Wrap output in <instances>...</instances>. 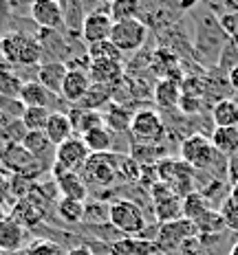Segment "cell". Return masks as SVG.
Here are the masks:
<instances>
[{
	"mask_svg": "<svg viewBox=\"0 0 238 255\" xmlns=\"http://www.w3.org/2000/svg\"><path fill=\"white\" fill-rule=\"evenodd\" d=\"M179 154H181V161L188 163L192 169H201V172H210L212 178H219L223 180V176H221V172L216 167H227V158L223 156L221 152L214 150V145H212L210 136L205 134H199V132H194V134L185 136V139L181 141V150H179Z\"/></svg>",
	"mask_w": 238,
	"mask_h": 255,
	"instance_id": "cell-1",
	"label": "cell"
},
{
	"mask_svg": "<svg viewBox=\"0 0 238 255\" xmlns=\"http://www.w3.org/2000/svg\"><path fill=\"white\" fill-rule=\"evenodd\" d=\"M0 163L11 176H20L33 183L40 174L46 172V167L42 165L38 158L33 156L20 141H9L4 145H0Z\"/></svg>",
	"mask_w": 238,
	"mask_h": 255,
	"instance_id": "cell-2",
	"label": "cell"
},
{
	"mask_svg": "<svg viewBox=\"0 0 238 255\" xmlns=\"http://www.w3.org/2000/svg\"><path fill=\"white\" fill-rule=\"evenodd\" d=\"M42 44L40 40L31 38L26 33H7L0 40V55L9 64H20V66H33L42 57Z\"/></svg>",
	"mask_w": 238,
	"mask_h": 255,
	"instance_id": "cell-3",
	"label": "cell"
},
{
	"mask_svg": "<svg viewBox=\"0 0 238 255\" xmlns=\"http://www.w3.org/2000/svg\"><path fill=\"white\" fill-rule=\"evenodd\" d=\"M108 222L126 238H137L146 231V216L132 200H115L108 207Z\"/></svg>",
	"mask_w": 238,
	"mask_h": 255,
	"instance_id": "cell-4",
	"label": "cell"
},
{
	"mask_svg": "<svg viewBox=\"0 0 238 255\" xmlns=\"http://www.w3.org/2000/svg\"><path fill=\"white\" fill-rule=\"evenodd\" d=\"M194 169L183 163L181 158H163L157 163V178L163 185H168L179 198H185L192 194V183H194Z\"/></svg>",
	"mask_w": 238,
	"mask_h": 255,
	"instance_id": "cell-5",
	"label": "cell"
},
{
	"mask_svg": "<svg viewBox=\"0 0 238 255\" xmlns=\"http://www.w3.org/2000/svg\"><path fill=\"white\" fill-rule=\"evenodd\" d=\"M119 163L121 154H91L84 165V183L97 185V187H108L119 176Z\"/></svg>",
	"mask_w": 238,
	"mask_h": 255,
	"instance_id": "cell-6",
	"label": "cell"
},
{
	"mask_svg": "<svg viewBox=\"0 0 238 255\" xmlns=\"http://www.w3.org/2000/svg\"><path fill=\"white\" fill-rule=\"evenodd\" d=\"M192 238H199L197 227L190 220L181 218V220H172V222H166V225H159L152 244H155V249L161 253H174L188 240H192Z\"/></svg>",
	"mask_w": 238,
	"mask_h": 255,
	"instance_id": "cell-7",
	"label": "cell"
},
{
	"mask_svg": "<svg viewBox=\"0 0 238 255\" xmlns=\"http://www.w3.org/2000/svg\"><path fill=\"white\" fill-rule=\"evenodd\" d=\"M130 134L139 145H157L166 136V124L157 110H137L130 121Z\"/></svg>",
	"mask_w": 238,
	"mask_h": 255,
	"instance_id": "cell-8",
	"label": "cell"
},
{
	"mask_svg": "<svg viewBox=\"0 0 238 255\" xmlns=\"http://www.w3.org/2000/svg\"><path fill=\"white\" fill-rule=\"evenodd\" d=\"M88 156H91V152L86 150L84 141L79 136H71L68 141L55 147V158H53L51 174L53 176H60V174H66V172H79V169L86 165Z\"/></svg>",
	"mask_w": 238,
	"mask_h": 255,
	"instance_id": "cell-9",
	"label": "cell"
},
{
	"mask_svg": "<svg viewBox=\"0 0 238 255\" xmlns=\"http://www.w3.org/2000/svg\"><path fill=\"white\" fill-rule=\"evenodd\" d=\"M148 38V26L141 22L139 18L124 20V22H115L113 24V33H110V42L124 53H135L144 46V42Z\"/></svg>",
	"mask_w": 238,
	"mask_h": 255,
	"instance_id": "cell-10",
	"label": "cell"
},
{
	"mask_svg": "<svg viewBox=\"0 0 238 255\" xmlns=\"http://www.w3.org/2000/svg\"><path fill=\"white\" fill-rule=\"evenodd\" d=\"M150 191H152V205H155V216H157L159 225H166V222H172V220H181L183 218V198H179L161 180L152 185Z\"/></svg>",
	"mask_w": 238,
	"mask_h": 255,
	"instance_id": "cell-11",
	"label": "cell"
},
{
	"mask_svg": "<svg viewBox=\"0 0 238 255\" xmlns=\"http://www.w3.org/2000/svg\"><path fill=\"white\" fill-rule=\"evenodd\" d=\"M113 24H115V22H113V18H110L108 9H97V11L86 13L79 35H82V40L88 42V44L110 40V33H113Z\"/></svg>",
	"mask_w": 238,
	"mask_h": 255,
	"instance_id": "cell-12",
	"label": "cell"
},
{
	"mask_svg": "<svg viewBox=\"0 0 238 255\" xmlns=\"http://www.w3.org/2000/svg\"><path fill=\"white\" fill-rule=\"evenodd\" d=\"M11 220L18 222L22 229H31V227H35L38 222H42V218H44V207L38 200V196H35V189L31 191L26 198L22 200H15L11 205Z\"/></svg>",
	"mask_w": 238,
	"mask_h": 255,
	"instance_id": "cell-13",
	"label": "cell"
},
{
	"mask_svg": "<svg viewBox=\"0 0 238 255\" xmlns=\"http://www.w3.org/2000/svg\"><path fill=\"white\" fill-rule=\"evenodd\" d=\"M31 20L44 31H55L64 24L62 4L55 0H35L31 4Z\"/></svg>",
	"mask_w": 238,
	"mask_h": 255,
	"instance_id": "cell-14",
	"label": "cell"
},
{
	"mask_svg": "<svg viewBox=\"0 0 238 255\" xmlns=\"http://www.w3.org/2000/svg\"><path fill=\"white\" fill-rule=\"evenodd\" d=\"M91 84L93 82H91V77H88V71H84V68H68L60 95L66 99V102L77 106L84 99V95L88 93Z\"/></svg>",
	"mask_w": 238,
	"mask_h": 255,
	"instance_id": "cell-15",
	"label": "cell"
},
{
	"mask_svg": "<svg viewBox=\"0 0 238 255\" xmlns=\"http://www.w3.org/2000/svg\"><path fill=\"white\" fill-rule=\"evenodd\" d=\"M88 77L93 84L102 86H119L124 79V64L121 62H91L88 64Z\"/></svg>",
	"mask_w": 238,
	"mask_h": 255,
	"instance_id": "cell-16",
	"label": "cell"
},
{
	"mask_svg": "<svg viewBox=\"0 0 238 255\" xmlns=\"http://www.w3.org/2000/svg\"><path fill=\"white\" fill-rule=\"evenodd\" d=\"M20 143H22L26 150L33 154V156L38 158V161L46 169L53 167V158H55V152H53V147H55V145H53V143L46 139L44 132H26Z\"/></svg>",
	"mask_w": 238,
	"mask_h": 255,
	"instance_id": "cell-17",
	"label": "cell"
},
{
	"mask_svg": "<svg viewBox=\"0 0 238 255\" xmlns=\"http://www.w3.org/2000/svg\"><path fill=\"white\" fill-rule=\"evenodd\" d=\"M66 73H68V66L64 62H60V60L44 62V64H40V66H38V82L46 90H49V93H57V95H60Z\"/></svg>",
	"mask_w": 238,
	"mask_h": 255,
	"instance_id": "cell-18",
	"label": "cell"
},
{
	"mask_svg": "<svg viewBox=\"0 0 238 255\" xmlns=\"http://www.w3.org/2000/svg\"><path fill=\"white\" fill-rule=\"evenodd\" d=\"M68 121H71V126H73V134L84 136L86 132L97 130V128L104 126V115L95 113V110H86V108H79V106H73V108L68 110Z\"/></svg>",
	"mask_w": 238,
	"mask_h": 255,
	"instance_id": "cell-19",
	"label": "cell"
},
{
	"mask_svg": "<svg viewBox=\"0 0 238 255\" xmlns=\"http://www.w3.org/2000/svg\"><path fill=\"white\" fill-rule=\"evenodd\" d=\"M55 185H57V189H60L62 198L77 200V203H84V200L88 198V185L84 183L79 172L60 174V176H55Z\"/></svg>",
	"mask_w": 238,
	"mask_h": 255,
	"instance_id": "cell-20",
	"label": "cell"
},
{
	"mask_svg": "<svg viewBox=\"0 0 238 255\" xmlns=\"http://www.w3.org/2000/svg\"><path fill=\"white\" fill-rule=\"evenodd\" d=\"M155 104L163 110H172L179 108V102H181V82L179 79H166L161 77L155 84Z\"/></svg>",
	"mask_w": 238,
	"mask_h": 255,
	"instance_id": "cell-21",
	"label": "cell"
},
{
	"mask_svg": "<svg viewBox=\"0 0 238 255\" xmlns=\"http://www.w3.org/2000/svg\"><path fill=\"white\" fill-rule=\"evenodd\" d=\"M214 128H238V102L232 97L219 99L212 104Z\"/></svg>",
	"mask_w": 238,
	"mask_h": 255,
	"instance_id": "cell-22",
	"label": "cell"
},
{
	"mask_svg": "<svg viewBox=\"0 0 238 255\" xmlns=\"http://www.w3.org/2000/svg\"><path fill=\"white\" fill-rule=\"evenodd\" d=\"M44 134L55 147L62 145L64 141H68L71 136H75L73 134L71 121H68V115L66 113H51L49 124H46V128H44Z\"/></svg>",
	"mask_w": 238,
	"mask_h": 255,
	"instance_id": "cell-23",
	"label": "cell"
},
{
	"mask_svg": "<svg viewBox=\"0 0 238 255\" xmlns=\"http://www.w3.org/2000/svg\"><path fill=\"white\" fill-rule=\"evenodd\" d=\"M18 102L24 108H46L49 106V90L42 86L38 79H29V82H22Z\"/></svg>",
	"mask_w": 238,
	"mask_h": 255,
	"instance_id": "cell-24",
	"label": "cell"
},
{
	"mask_svg": "<svg viewBox=\"0 0 238 255\" xmlns=\"http://www.w3.org/2000/svg\"><path fill=\"white\" fill-rule=\"evenodd\" d=\"M22 244H24V229L15 220L7 218L0 225V251L18 253L22 251Z\"/></svg>",
	"mask_w": 238,
	"mask_h": 255,
	"instance_id": "cell-25",
	"label": "cell"
},
{
	"mask_svg": "<svg viewBox=\"0 0 238 255\" xmlns=\"http://www.w3.org/2000/svg\"><path fill=\"white\" fill-rule=\"evenodd\" d=\"M115 86H102V84H91L88 93L84 95V99L77 106L79 108H86V110H95L99 113L102 108H108V104H113L115 97Z\"/></svg>",
	"mask_w": 238,
	"mask_h": 255,
	"instance_id": "cell-26",
	"label": "cell"
},
{
	"mask_svg": "<svg viewBox=\"0 0 238 255\" xmlns=\"http://www.w3.org/2000/svg\"><path fill=\"white\" fill-rule=\"evenodd\" d=\"M210 141L223 156H234L238 152V128H214Z\"/></svg>",
	"mask_w": 238,
	"mask_h": 255,
	"instance_id": "cell-27",
	"label": "cell"
},
{
	"mask_svg": "<svg viewBox=\"0 0 238 255\" xmlns=\"http://www.w3.org/2000/svg\"><path fill=\"white\" fill-rule=\"evenodd\" d=\"M104 115V126L108 128V130H115V132H126L130 130V121H132V115L126 106L121 104H108V108H106Z\"/></svg>",
	"mask_w": 238,
	"mask_h": 255,
	"instance_id": "cell-28",
	"label": "cell"
},
{
	"mask_svg": "<svg viewBox=\"0 0 238 255\" xmlns=\"http://www.w3.org/2000/svg\"><path fill=\"white\" fill-rule=\"evenodd\" d=\"M79 139L84 141V145H86V150L91 154H108L113 150V132L106 126L86 132V134L79 136Z\"/></svg>",
	"mask_w": 238,
	"mask_h": 255,
	"instance_id": "cell-29",
	"label": "cell"
},
{
	"mask_svg": "<svg viewBox=\"0 0 238 255\" xmlns=\"http://www.w3.org/2000/svg\"><path fill=\"white\" fill-rule=\"evenodd\" d=\"M210 209L212 207H210V203L205 200V196L201 194V191H192V194H188L183 198V218L190 220L192 225L197 220H201Z\"/></svg>",
	"mask_w": 238,
	"mask_h": 255,
	"instance_id": "cell-30",
	"label": "cell"
},
{
	"mask_svg": "<svg viewBox=\"0 0 238 255\" xmlns=\"http://www.w3.org/2000/svg\"><path fill=\"white\" fill-rule=\"evenodd\" d=\"M88 62H121V51L110 40L88 44Z\"/></svg>",
	"mask_w": 238,
	"mask_h": 255,
	"instance_id": "cell-31",
	"label": "cell"
},
{
	"mask_svg": "<svg viewBox=\"0 0 238 255\" xmlns=\"http://www.w3.org/2000/svg\"><path fill=\"white\" fill-rule=\"evenodd\" d=\"M115 255H152L157 251L155 244L148 240H139V238H126L115 244Z\"/></svg>",
	"mask_w": 238,
	"mask_h": 255,
	"instance_id": "cell-32",
	"label": "cell"
},
{
	"mask_svg": "<svg viewBox=\"0 0 238 255\" xmlns=\"http://www.w3.org/2000/svg\"><path fill=\"white\" fill-rule=\"evenodd\" d=\"M49 117H51L49 108H24L20 119H22L26 132H44L46 124H49Z\"/></svg>",
	"mask_w": 238,
	"mask_h": 255,
	"instance_id": "cell-33",
	"label": "cell"
},
{
	"mask_svg": "<svg viewBox=\"0 0 238 255\" xmlns=\"http://www.w3.org/2000/svg\"><path fill=\"white\" fill-rule=\"evenodd\" d=\"M108 13L113 22H124V20H132L139 13V4L135 0H115L108 4Z\"/></svg>",
	"mask_w": 238,
	"mask_h": 255,
	"instance_id": "cell-34",
	"label": "cell"
},
{
	"mask_svg": "<svg viewBox=\"0 0 238 255\" xmlns=\"http://www.w3.org/2000/svg\"><path fill=\"white\" fill-rule=\"evenodd\" d=\"M57 216L64 222H68V225H77V222L84 220V203L62 198L60 203H57Z\"/></svg>",
	"mask_w": 238,
	"mask_h": 255,
	"instance_id": "cell-35",
	"label": "cell"
},
{
	"mask_svg": "<svg viewBox=\"0 0 238 255\" xmlns=\"http://www.w3.org/2000/svg\"><path fill=\"white\" fill-rule=\"evenodd\" d=\"M62 4V15H64V24L71 26L73 31H82V24H84V7L79 2H60Z\"/></svg>",
	"mask_w": 238,
	"mask_h": 255,
	"instance_id": "cell-36",
	"label": "cell"
},
{
	"mask_svg": "<svg viewBox=\"0 0 238 255\" xmlns=\"http://www.w3.org/2000/svg\"><path fill=\"white\" fill-rule=\"evenodd\" d=\"M20 88H22V82L13 73L0 71V95H4V97H18Z\"/></svg>",
	"mask_w": 238,
	"mask_h": 255,
	"instance_id": "cell-37",
	"label": "cell"
},
{
	"mask_svg": "<svg viewBox=\"0 0 238 255\" xmlns=\"http://www.w3.org/2000/svg\"><path fill=\"white\" fill-rule=\"evenodd\" d=\"M26 255H66L62 244L51 242V240H38L26 249Z\"/></svg>",
	"mask_w": 238,
	"mask_h": 255,
	"instance_id": "cell-38",
	"label": "cell"
},
{
	"mask_svg": "<svg viewBox=\"0 0 238 255\" xmlns=\"http://www.w3.org/2000/svg\"><path fill=\"white\" fill-rule=\"evenodd\" d=\"M219 214H221V218H223V222H225L227 229L238 233V205H234L232 200L225 198V203L221 205Z\"/></svg>",
	"mask_w": 238,
	"mask_h": 255,
	"instance_id": "cell-39",
	"label": "cell"
},
{
	"mask_svg": "<svg viewBox=\"0 0 238 255\" xmlns=\"http://www.w3.org/2000/svg\"><path fill=\"white\" fill-rule=\"evenodd\" d=\"M108 207L97 203V200L95 203H86L84 205V220H108Z\"/></svg>",
	"mask_w": 238,
	"mask_h": 255,
	"instance_id": "cell-40",
	"label": "cell"
},
{
	"mask_svg": "<svg viewBox=\"0 0 238 255\" xmlns=\"http://www.w3.org/2000/svg\"><path fill=\"white\" fill-rule=\"evenodd\" d=\"M11 203V174L7 172L4 167H0V205Z\"/></svg>",
	"mask_w": 238,
	"mask_h": 255,
	"instance_id": "cell-41",
	"label": "cell"
},
{
	"mask_svg": "<svg viewBox=\"0 0 238 255\" xmlns=\"http://www.w3.org/2000/svg\"><path fill=\"white\" fill-rule=\"evenodd\" d=\"M201 104H203V99L199 97H190V95H181V102H179V110L185 115H197L201 110Z\"/></svg>",
	"mask_w": 238,
	"mask_h": 255,
	"instance_id": "cell-42",
	"label": "cell"
},
{
	"mask_svg": "<svg viewBox=\"0 0 238 255\" xmlns=\"http://www.w3.org/2000/svg\"><path fill=\"white\" fill-rule=\"evenodd\" d=\"M227 178H230L232 185L238 183V152L227 158Z\"/></svg>",
	"mask_w": 238,
	"mask_h": 255,
	"instance_id": "cell-43",
	"label": "cell"
},
{
	"mask_svg": "<svg viewBox=\"0 0 238 255\" xmlns=\"http://www.w3.org/2000/svg\"><path fill=\"white\" fill-rule=\"evenodd\" d=\"M227 79H230V86H232V88H234L236 93H238V64H236L234 68H232L230 73H227Z\"/></svg>",
	"mask_w": 238,
	"mask_h": 255,
	"instance_id": "cell-44",
	"label": "cell"
},
{
	"mask_svg": "<svg viewBox=\"0 0 238 255\" xmlns=\"http://www.w3.org/2000/svg\"><path fill=\"white\" fill-rule=\"evenodd\" d=\"M227 200H232L234 205H238V183L230 187V194H227Z\"/></svg>",
	"mask_w": 238,
	"mask_h": 255,
	"instance_id": "cell-45",
	"label": "cell"
},
{
	"mask_svg": "<svg viewBox=\"0 0 238 255\" xmlns=\"http://www.w3.org/2000/svg\"><path fill=\"white\" fill-rule=\"evenodd\" d=\"M66 255H93V253L88 251L86 247H77V249H71V251H68Z\"/></svg>",
	"mask_w": 238,
	"mask_h": 255,
	"instance_id": "cell-46",
	"label": "cell"
},
{
	"mask_svg": "<svg viewBox=\"0 0 238 255\" xmlns=\"http://www.w3.org/2000/svg\"><path fill=\"white\" fill-rule=\"evenodd\" d=\"M223 7L230 9V11H234V13H238V0H227V2H223Z\"/></svg>",
	"mask_w": 238,
	"mask_h": 255,
	"instance_id": "cell-47",
	"label": "cell"
},
{
	"mask_svg": "<svg viewBox=\"0 0 238 255\" xmlns=\"http://www.w3.org/2000/svg\"><path fill=\"white\" fill-rule=\"evenodd\" d=\"M7 218H9V216H7V209H4V205H0V225H2Z\"/></svg>",
	"mask_w": 238,
	"mask_h": 255,
	"instance_id": "cell-48",
	"label": "cell"
},
{
	"mask_svg": "<svg viewBox=\"0 0 238 255\" xmlns=\"http://www.w3.org/2000/svg\"><path fill=\"white\" fill-rule=\"evenodd\" d=\"M230 255H238V242L232 244V249H230Z\"/></svg>",
	"mask_w": 238,
	"mask_h": 255,
	"instance_id": "cell-49",
	"label": "cell"
},
{
	"mask_svg": "<svg viewBox=\"0 0 238 255\" xmlns=\"http://www.w3.org/2000/svg\"><path fill=\"white\" fill-rule=\"evenodd\" d=\"M0 253H2V251H0Z\"/></svg>",
	"mask_w": 238,
	"mask_h": 255,
	"instance_id": "cell-50",
	"label": "cell"
}]
</instances>
